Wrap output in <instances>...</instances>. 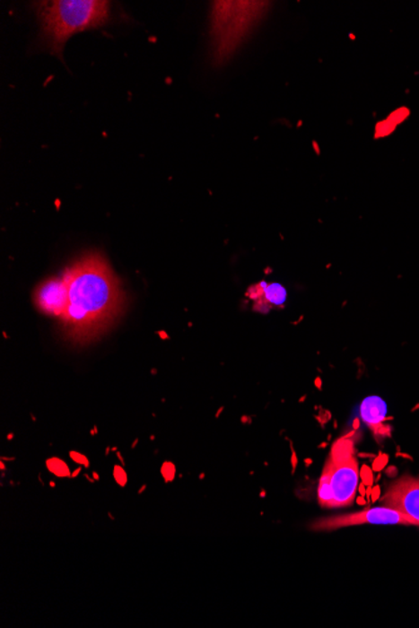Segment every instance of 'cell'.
Returning a JSON list of instances; mask_svg holds the SVG:
<instances>
[{"mask_svg":"<svg viewBox=\"0 0 419 628\" xmlns=\"http://www.w3.org/2000/svg\"><path fill=\"white\" fill-rule=\"evenodd\" d=\"M63 276L68 285V308L61 321L69 336L87 339L97 336L118 317L124 292L102 255L81 257Z\"/></svg>","mask_w":419,"mask_h":628,"instance_id":"6da1fadb","label":"cell"},{"mask_svg":"<svg viewBox=\"0 0 419 628\" xmlns=\"http://www.w3.org/2000/svg\"><path fill=\"white\" fill-rule=\"evenodd\" d=\"M357 438V432H352L330 448L318 485V502L321 507L345 508L354 503L359 485Z\"/></svg>","mask_w":419,"mask_h":628,"instance_id":"7a4b0ae2","label":"cell"},{"mask_svg":"<svg viewBox=\"0 0 419 628\" xmlns=\"http://www.w3.org/2000/svg\"><path fill=\"white\" fill-rule=\"evenodd\" d=\"M43 31L55 53H61L68 38L78 31L105 24L109 3L103 0H55L39 3Z\"/></svg>","mask_w":419,"mask_h":628,"instance_id":"3957f363","label":"cell"},{"mask_svg":"<svg viewBox=\"0 0 419 628\" xmlns=\"http://www.w3.org/2000/svg\"><path fill=\"white\" fill-rule=\"evenodd\" d=\"M362 525L415 526V520L399 510L383 506L365 508L357 513L318 519L311 523L310 529L313 531H334V529L345 528V527Z\"/></svg>","mask_w":419,"mask_h":628,"instance_id":"277c9868","label":"cell"},{"mask_svg":"<svg viewBox=\"0 0 419 628\" xmlns=\"http://www.w3.org/2000/svg\"><path fill=\"white\" fill-rule=\"evenodd\" d=\"M380 502L406 514L419 527V478L405 475L390 483Z\"/></svg>","mask_w":419,"mask_h":628,"instance_id":"5b68a950","label":"cell"},{"mask_svg":"<svg viewBox=\"0 0 419 628\" xmlns=\"http://www.w3.org/2000/svg\"><path fill=\"white\" fill-rule=\"evenodd\" d=\"M36 305L44 314L62 318L68 308V285L65 276L52 277L37 287Z\"/></svg>","mask_w":419,"mask_h":628,"instance_id":"8992f818","label":"cell"},{"mask_svg":"<svg viewBox=\"0 0 419 628\" xmlns=\"http://www.w3.org/2000/svg\"><path fill=\"white\" fill-rule=\"evenodd\" d=\"M361 416L362 421L373 431L374 434L389 433L388 429L384 427V422L387 419V404L380 397H365L361 406Z\"/></svg>","mask_w":419,"mask_h":628,"instance_id":"52a82bcc","label":"cell"},{"mask_svg":"<svg viewBox=\"0 0 419 628\" xmlns=\"http://www.w3.org/2000/svg\"><path fill=\"white\" fill-rule=\"evenodd\" d=\"M249 295L255 300V304L266 305L269 309L283 306L286 301V290L279 283H261L253 287Z\"/></svg>","mask_w":419,"mask_h":628,"instance_id":"ba28073f","label":"cell"},{"mask_svg":"<svg viewBox=\"0 0 419 628\" xmlns=\"http://www.w3.org/2000/svg\"><path fill=\"white\" fill-rule=\"evenodd\" d=\"M49 469L52 470L55 475L59 476H65L69 475V469L65 463L61 460L53 459L48 463Z\"/></svg>","mask_w":419,"mask_h":628,"instance_id":"9c48e42d","label":"cell"},{"mask_svg":"<svg viewBox=\"0 0 419 628\" xmlns=\"http://www.w3.org/2000/svg\"><path fill=\"white\" fill-rule=\"evenodd\" d=\"M115 478L121 485H124L126 481H127V476H126V473L121 468L115 469Z\"/></svg>","mask_w":419,"mask_h":628,"instance_id":"30bf717a","label":"cell"}]
</instances>
